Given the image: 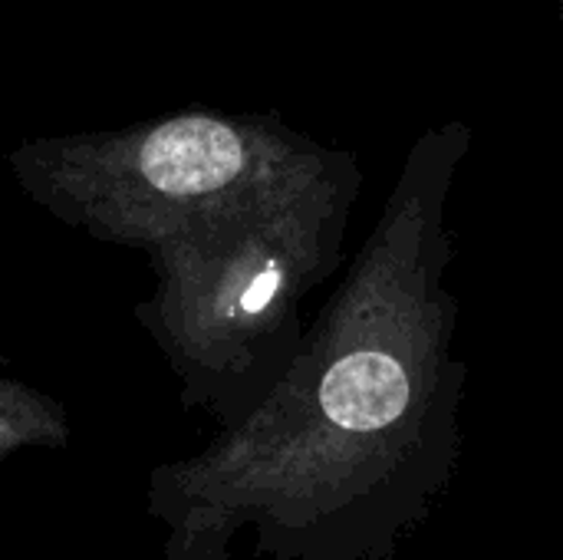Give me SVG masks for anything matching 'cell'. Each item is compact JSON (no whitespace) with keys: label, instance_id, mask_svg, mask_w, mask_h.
<instances>
[{"label":"cell","instance_id":"obj_1","mask_svg":"<svg viewBox=\"0 0 563 560\" xmlns=\"http://www.w3.org/2000/svg\"><path fill=\"white\" fill-rule=\"evenodd\" d=\"M468 149L462 122L426 132L343 284L274 389L195 455L162 462L145 512L162 560H393L432 518L462 462L465 363L445 284V205Z\"/></svg>","mask_w":563,"mask_h":560},{"label":"cell","instance_id":"obj_4","mask_svg":"<svg viewBox=\"0 0 563 560\" xmlns=\"http://www.w3.org/2000/svg\"><path fill=\"white\" fill-rule=\"evenodd\" d=\"M69 416L66 406L10 376V360L0 353V465L20 452L33 449H66L69 446Z\"/></svg>","mask_w":563,"mask_h":560},{"label":"cell","instance_id":"obj_2","mask_svg":"<svg viewBox=\"0 0 563 560\" xmlns=\"http://www.w3.org/2000/svg\"><path fill=\"white\" fill-rule=\"evenodd\" d=\"M360 172L327 168L238 201L148 248L152 294L135 320L165 356L185 409L228 429L284 376L303 300L336 271Z\"/></svg>","mask_w":563,"mask_h":560},{"label":"cell","instance_id":"obj_5","mask_svg":"<svg viewBox=\"0 0 563 560\" xmlns=\"http://www.w3.org/2000/svg\"><path fill=\"white\" fill-rule=\"evenodd\" d=\"M561 3H563V0H561Z\"/></svg>","mask_w":563,"mask_h":560},{"label":"cell","instance_id":"obj_3","mask_svg":"<svg viewBox=\"0 0 563 560\" xmlns=\"http://www.w3.org/2000/svg\"><path fill=\"white\" fill-rule=\"evenodd\" d=\"M336 158L340 152L271 116L188 109L125 129L36 135L10 149L7 168L56 221L106 244L148 251Z\"/></svg>","mask_w":563,"mask_h":560}]
</instances>
